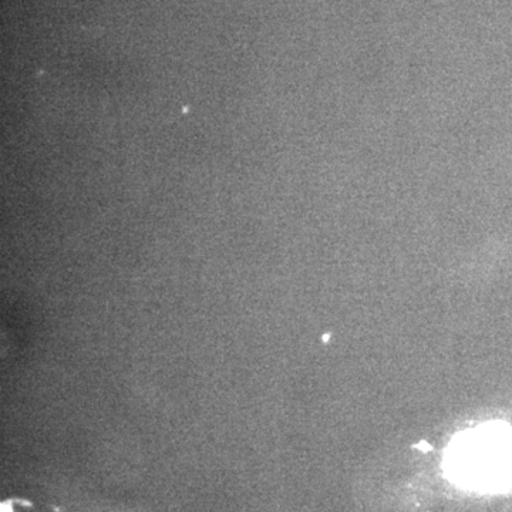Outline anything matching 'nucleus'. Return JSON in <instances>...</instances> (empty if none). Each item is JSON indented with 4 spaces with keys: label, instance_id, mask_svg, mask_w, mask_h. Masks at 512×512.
Returning <instances> with one entry per match:
<instances>
[{
    "label": "nucleus",
    "instance_id": "f257e3e1",
    "mask_svg": "<svg viewBox=\"0 0 512 512\" xmlns=\"http://www.w3.org/2000/svg\"><path fill=\"white\" fill-rule=\"evenodd\" d=\"M454 473L473 484H497L507 480L512 468V447L508 434L477 430L461 436L451 450Z\"/></svg>",
    "mask_w": 512,
    "mask_h": 512
}]
</instances>
